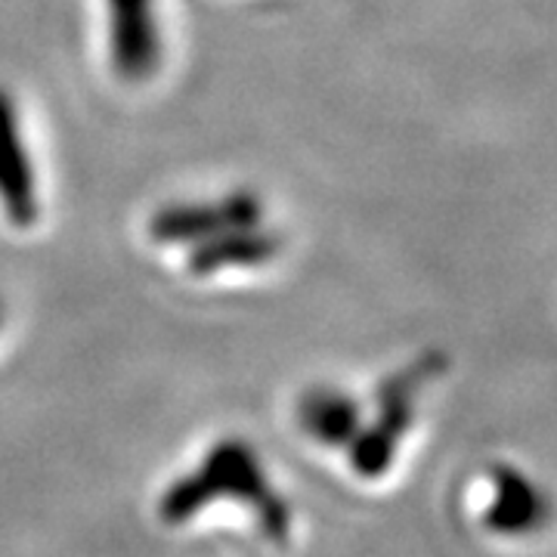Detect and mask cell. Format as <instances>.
<instances>
[{
	"label": "cell",
	"instance_id": "obj_1",
	"mask_svg": "<svg viewBox=\"0 0 557 557\" xmlns=\"http://www.w3.org/2000/svg\"><path fill=\"white\" fill-rule=\"evenodd\" d=\"M220 498H233L248 505L260 518L263 533L282 542L292 530V511L273 493L270 480L263 474L258 453L245 440H223L193 474L174 480L159 502V515L164 523H186L196 518L201 508L214 505Z\"/></svg>",
	"mask_w": 557,
	"mask_h": 557
},
{
	"label": "cell",
	"instance_id": "obj_2",
	"mask_svg": "<svg viewBox=\"0 0 557 557\" xmlns=\"http://www.w3.org/2000/svg\"><path fill=\"white\" fill-rule=\"evenodd\" d=\"M440 357L418 359L412 369H403L394 379L381 384L379 397V418L372 428H359V434L350 440V465L362 478H379L387 471V465L394 461L399 437L409 431L412 416H416V403L421 387L437 375Z\"/></svg>",
	"mask_w": 557,
	"mask_h": 557
},
{
	"label": "cell",
	"instance_id": "obj_3",
	"mask_svg": "<svg viewBox=\"0 0 557 557\" xmlns=\"http://www.w3.org/2000/svg\"><path fill=\"white\" fill-rule=\"evenodd\" d=\"M263 201L251 189H236L220 199L174 201L149 218V239L156 245L193 248L199 242L223 236L230 230L263 223Z\"/></svg>",
	"mask_w": 557,
	"mask_h": 557
},
{
	"label": "cell",
	"instance_id": "obj_4",
	"mask_svg": "<svg viewBox=\"0 0 557 557\" xmlns=\"http://www.w3.org/2000/svg\"><path fill=\"white\" fill-rule=\"evenodd\" d=\"M109 62L124 84H143L161 62V28L156 0H102Z\"/></svg>",
	"mask_w": 557,
	"mask_h": 557
},
{
	"label": "cell",
	"instance_id": "obj_5",
	"mask_svg": "<svg viewBox=\"0 0 557 557\" xmlns=\"http://www.w3.org/2000/svg\"><path fill=\"white\" fill-rule=\"evenodd\" d=\"M0 208L13 226H35L40 218V186L22 115L10 90L0 87Z\"/></svg>",
	"mask_w": 557,
	"mask_h": 557
},
{
	"label": "cell",
	"instance_id": "obj_6",
	"mask_svg": "<svg viewBox=\"0 0 557 557\" xmlns=\"http://www.w3.org/2000/svg\"><path fill=\"white\" fill-rule=\"evenodd\" d=\"M282 251V239L267 226H242V230H230L223 236L199 242L189 248L186 255V267L189 273L199 278L220 276L226 270H255V267H267L270 260L278 258Z\"/></svg>",
	"mask_w": 557,
	"mask_h": 557
},
{
	"label": "cell",
	"instance_id": "obj_7",
	"mask_svg": "<svg viewBox=\"0 0 557 557\" xmlns=\"http://www.w3.org/2000/svg\"><path fill=\"white\" fill-rule=\"evenodd\" d=\"M548 518V498L536 490V483L520 478L515 468H502L493 478V502L486 508V527L502 536H520L539 530Z\"/></svg>",
	"mask_w": 557,
	"mask_h": 557
},
{
	"label": "cell",
	"instance_id": "obj_8",
	"mask_svg": "<svg viewBox=\"0 0 557 557\" xmlns=\"http://www.w3.org/2000/svg\"><path fill=\"white\" fill-rule=\"evenodd\" d=\"M300 428L325 446H350L362 428L359 403L335 387H313L298 403Z\"/></svg>",
	"mask_w": 557,
	"mask_h": 557
},
{
	"label": "cell",
	"instance_id": "obj_9",
	"mask_svg": "<svg viewBox=\"0 0 557 557\" xmlns=\"http://www.w3.org/2000/svg\"><path fill=\"white\" fill-rule=\"evenodd\" d=\"M0 322H3V304H0Z\"/></svg>",
	"mask_w": 557,
	"mask_h": 557
}]
</instances>
